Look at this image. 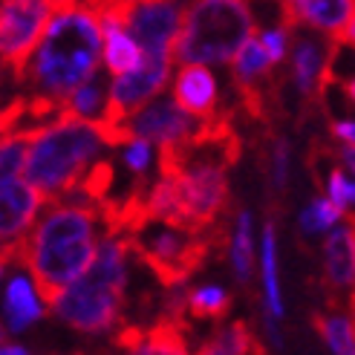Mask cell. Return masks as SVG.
<instances>
[{
	"label": "cell",
	"instance_id": "obj_1",
	"mask_svg": "<svg viewBox=\"0 0 355 355\" xmlns=\"http://www.w3.org/2000/svg\"><path fill=\"white\" fill-rule=\"evenodd\" d=\"M101 61V21L93 0H69L52 12L24 67L35 96L64 101Z\"/></svg>",
	"mask_w": 355,
	"mask_h": 355
},
{
	"label": "cell",
	"instance_id": "obj_2",
	"mask_svg": "<svg viewBox=\"0 0 355 355\" xmlns=\"http://www.w3.org/2000/svg\"><path fill=\"white\" fill-rule=\"evenodd\" d=\"M98 208L52 205L49 214L12 243V260H21L35 277V289L49 306L96 254Z\"/></svg>",
	"mask_w": 355,
	"mask_h": 355
},
{
	"label": "cell",
	"instance_id": "obj_3",
	"mask_svg": "<svg viewBox=\"0 0 355 355\" xmlns=\"http://www.w3.org/2000/svg\"><path fill=\"white\" fill-rule=\"evenodd\" d=\"M128 240L119 234H104L96 245L90 266L69 283L49 304L61 321L78 332L110 329L124 309V286H128Z\"/></svg>",
	"mask_w": 355,
	"mask_h": 355
},
{
	"label": "cell",
	"instance_id": "obj_4",
	"mask_svg": "<svg viewBox=\"0 0 355 355\" xmlns=\"http://www.w3.org/2000/svg\"><path fill=\"white\" fill-rule=\"evenodd\" d=\"M101 148L104 139L96 121L61 113L32 136L21 173H26V182L41 193V200L52 202L81 180Z\"/></svg>",
	"mask_w": 355,
	"mask_h": 355
},
{
	"label": "cell",
	"instance_id": "obj_5",
	"mask_svg": "<svg viewBox=\"0 0 355 355\" xmlns=\"http://www.w3.org/2000/svg\"><path fill=\"white\" fill-rule=\"evenodd\" d=\"M252 29L254 17L245 0H191L173 55L182 64H228Z\"/></svg>",
	"mask_w": 355,
	"mask_h": 355
},
{
	"label": "cell",
	"instance_id": "obj_6",
	"mask_svg": "<svg viewBox=\"0 0 355 355\" xmlns=\"http://www.w3.org/2000/svg\"><path fill=\"white\" fill-rule=\"evenodd\" d=\"M128 248L139 254V260L159 277L165 289L182 286L191 275L202 269V263L211 257V248H220L225 234H211V225L205 232H182L165 223V228H153V220L145 223L139 232L128 234Z\"/></svg>",
	"mask_w": 355,
	"mask_h": 355
},
{
	"label": "cell",
	"instance_id": "obj_7",
	"mask_svg": "<svg viewBox=\"0 0 355 355\" xmlns=\"http://www.w3.org/2000/svg\"><path fill=\"white\" fill-rule=\"evenodd\" d=\"M101 15H110L148 58H171L182 17L191 0H93Z\"/></svg>",
	"mask_w": 355,
	"mask_h": 355
},
{
	"label": "cell",
	"instance_id": "obj_8",
	"mask_svg": "<svg viewBox=\"0 0 355 355\" xmlns=\"http://www.w3.org/2000/svg\"><path fill=\"white\" fill-rule=\"evenodd\" d=\"M69 0H0V67L21 81L52 12Z\"/></svg>",
	"mask_w": 355,
	"mask_h": 355
},
{
	"label": "cell",
	"instance_id": "obj_9",
	"mask_svg": "<svg viewBox=\"0 0 355 355\" xmlns=\"http://www.w3.org/2000/svg\"><path fill=\"white\" fill-rule=\"evenodd\" d=\"M211 119V116H208ZM205 119L185 113L173 98L153 96L121 124L130 133V139H145L150 145H182L202 130Z\"/></svg>",
	"mask_w": 355,
	"mask_h": 355
},
{
	"label": "cell",
	"instance_id": "obj_10",
	"mask_svg": "<svg viewBox=\"0 0 355 355\" xmlns=\"http://www.w3.org/2000/svg\"><path fill=\"white\" fill-rule=\"evenodd\" d=\"M41 202V193L29 182H0V245H12L17 237L29 232L35 217H38Z\"/></svg>",
	"mask_w": 355,
	"mask_h": 355
},
{
	"label": "cell",
	"instance_id": "obj_11",
	"mask_svg": "<svg viewBox=\"0 0 355 355\" xmlns=\"http://www.w3.org/2000/svg\"><path fill=\"white\" fill-rule=\"evenodd\" d=\"M116 349L121 355H188L185 344V327L159 318V324L141 329V327H124L116 338Z\"/></svg>",
	"mask_w": 355,
	"mask_h": 355
},
{
	"label": "cell",
	"instance_id": "obj_12",
	"mask_svg": "<svg viewBox=\"0 0 355 355\" xmlns=\"http://www.w3.org/2000/svg\"><path fill=\"white\" fill-rule=\"evenodd\" d=\"M289 12L295 24L324 32L335 44H352V0H295Z\"/></svg>",
	"mask_w": 355,
	"mask_h": 355
},
{
	"label": "cell",
	"instance_id": "obj_13",
	"mask_svg": "<svg viewBox=\"0 0 355 355\" xmlns=\"http://www.w3.org/2000/svg\"><path fill=\"white\" fill-rule=\"evenodd\" d=\"M217 78L205 64H185L173 81V101L197 119L217 113Z\"/></svg>",
	"mask_w": 355,
	"mask_h": 355
},
{
	"label": "cell",
	"instance_id": "obj_14",
	"mask_svg": "<svg viewBox=\"0 0 355 355\" xmlns=\"http://www.w3.org/2000/svg\"><path fill=\"white\" fill-rule=\"evenodd\" d=\"M329 61L327 46L315 35H297L295 52H292V76L297 84V93L304 98H312L318 93V84L324 78V69Z\"/></svg>",
	"mask_w": 355,
	"mask_h": 355
},
{
	"label": "cell",
	"instance_id": "obj_15",
	"mask_svg": "<svg viewBox=\"0 0 355 355\" xmlns=\"http://www.w3.org/2000/svg\"><path fill=\"white\" fill-rule=\"evenodd\" d=\"M327 260V283L332 292H352V275H355V240H352V225H341L327 237L324 248Z\"/></svg>",
	"mask_w": 355,
	"mask_h": 355
},
{
	"label": "cell",
	"instance_id": "obj_16",
	"mask_svg": "<svg viewBox=\"0 0 355 355\" xmlns=\"http://www.w3.org/2000/svg\"><path fill=\"white\" fill-rule=\"evenodd\" d=\"M98 21H101V49H104V64L113 76L119 73H128V69L141 64V49L136 46V41L128 35L116 17L110 15H101L98 12Z\"/></svg>",
	"mask_w": 355,
	"mask_h": 355
},
{
	"label": "cell",
	"instance_id": "obj_17",
	"mask_svg": "<svg viewBox=\"0 0 355 355\" xmlns=\"http://www.w3.org/2000/svg\"><path fill=\"white\" fill-rule=\"evenodd\" d=\"M104 104H107V81H104L96 73L81 81L73 93H69L64 101H61V113H69V116H78V119H87V121H98L101 113H104Z\"/></svg>",
	"mask_w": 355,
	"mask_h": 355
},
{
	"label": "cell",
	"instance_id": "obj_18",
	"mask_svg": "<svg viewBox=\"0 0 355 355\" xmlns=\"http://www.w3.org/2000/svg\"><path fill=\"white\" fill-rule=\"evenodd\" d=\"M3 306H6V318H9L12 332H21L26 324L38 321V318L44 315V309L38 306V297H35L32 283L26 277H12Z\"/></svg>",
	"mask_w": 355,
	"mask_h": 355
},
{
	"label": "cell",
	"instance_id": "obj_19",
	"mask_svg": "<svg viewBox=\"0 0 355 355\" xmlns=\"http://www.w3.org/2000/svg\"><path fill=\"white\" fill-rule=\"evenodd\" d=\"M200 355H266V349L254 338V332H248L245 321H234L225 329H220L214 338L200 349Z\"/></svg>",
	"mask_w": 355,
	"mask_h": 355
},
{
	"label": "cell",
	"instance_id": "obj_20",
	"mask_svg": "<svg viewBox=\"0 0 355 355\" xmlns=\"http://www.w3.org/2000/svg\"><path fill=\"white\" fill-rule=\"evenodd\" d=\"M263 283H266V306H269V318H280L283 300H280V283H277V243H275V223L272 220L263 228Z\"/></svg>",
	"mask_w": 355,
	"mask_h": 355
},
{
	"label": "cell",
	"instance_id": "obj_21",
	"mask_svg": "<svg viewBox=\"0 0 355 355\" xmlns=\"http://www.w3.org/2000/svg\"><path fill=\"white\" fill-rule=\"evenodd\" d=\"M312 324L318 332H321V338L329 344V349L335 355H355L352 315H315Z\"/></svg>",
	"mask_w": 355,
	"mask_h": 355
},
{
	"label": "cell",
	"instance_id": "obj_22",
	"mask_svg": "<svg viewBox=\"0 0 355 355\" xmlns=\"http://www.w3.org/2000/svg\"><path fill=\"white\" fill-rule=\"evenodd\" d=\"M232 309V295L223 292L220 286H202L188 292V315L193 318H223Z\"/></svg>",
	"mask_w": 355,
	"mask_h": 355
},
{
	"label": "cell",
	"instance_id": "obj_23",
	"mask_svg": "<svg viewBox=\"0 0 355 355\" xmlns=\"http://www.w3.org/2000/svg\"><path fill=\"white\" fill-rule=\"evenodd\" d=\"M232 260H234V272L243 283H248L252 277V263H254V252H252V217L240 211L237 217V232L232 237Z\"/></svg>",
	"mask_w": 355,
	"mask_h": 355
},
{
	"label": "cell",
	"instance_id": "obj_24",
	"mask_svg": "<svg viewBox=\"0 0 355 355\" xmlns=\"http://www.w3.org/2000/svg\"><path fill=\"white\" fill-rule=\"evenodd\" d=\"M341 217H347V214H341L329 200L318 197V200H312V205L304 211V214H300V228H304L306 234H321L327 228H332Z\"/></svg>",
	"mask_w": 355,
	"mask_h": 355
},
{
	"label": "cell",
	"instance_id": "obj_25",
	"mask_svg": "<svg viewBox=\"0 0 355 355\" xmlns=\"http://www.w3.org/2000/svg\"><path fill=\"white\" fill-rule=\"evenodd\" d=\"M352 180H347L344 176V168H332L329 171V188H327V193H329V202L341 211V214H347V211L352 208Z\"/></svg>",
	"mask_w": 355,
	"mask_h": 355
},
{
	"label": "cell",
	"instance_id": "obj_26",
	"mask_svg": "<svg viewBox=\"0 0 355 355\" xmlns=\"http://www.w3.org/2000/svg\"><path fill=\"white\" fill-rule=\"evenodd\" d=\"M260 46L266 49L272 64H283L286 58V49H289V29L286 26H272L260 35Z\"/></svg>",
	"mask_w": 355,
	"mask_h": 355
},
{
	"label": "cell",
	"instance_id": "obj_27",
	"mask_svg": "<svg viewBox=\"0 0 355 355\" xmlns=\"http://www.w3.org/2000/svg\"><path fill=\"white\" fill-rule=\"evenodd\" d=\"M124 165H128L133 173L145 176L148 165H150V141L145 139H130L128 141V150H124Z\"/></svg>",
	"mask_w": 355,
	"mask_h": 355
},
{
	"label": "cell",
	"instance_id": "obj_28",
	"mask_svg": "<svg viewBox=\"0 0 355 355\" xmlns=\"http://www.w3.org/2000/svg\"><path fill=\"white\" fill-rule=\"evenodd\" d=\"M286 176H289V145L280 139L275 145V188L286 185Z\"/></svg>",
	"mask_w": 355,
	"mask_h": 355
},
{
	"label": "cell",
	"instance_id": "obj_29",
	"mask_svg": "<svg viewBox=\"0 0 355 355\" xmlns=\"http://www.w3.org/2000/svg\"><path fill=\"white\" fill-rule=\"evenodd\" d=\"M332 136H335V139H341L344 145H352V139H355V124H352V119H338V121H332Z\"/></svg>",
	"mask_w": 355,
	"mask_h": 355
},
{
	"label": "cell",
	"instance_id": "obj_30",
	"mask_svg": "<svg viewBox=\"0 0 355 355\" xmlns=\"http://www.w3.org/2000/svg\"><path fill=\"white\" fill-rule=\"evenodd\" d=\"M0 355H29L24 347H15V344H3L0 347Z\"/></svg>",
	"mask_w": 355,
	"mask_h": 355
},
{
	"label": "cell",
	"instance_id": "obj_31",
	"mask_svg": "<svg viewBox=\"0 0 355 355\" xmlns=\"http://www.w3.org/2000/svg\"><path fill=\"white\" fill-rule=\"evenodd\" d=\"M12 260V245H0V275H3V266Z\"/></svg>",
	"mask_w": 355,
	"mask_h": 355
},
{
	"label": "cell",
	"instance_id": "obj_32",
	"mask_svg": "<svg viewBox=\"0 0 355 355\" xmlns=\"http://www.w3.org/2000/svg\"><path fill=\"white\" fill-rule=\"evenodd\" d=\"M0 341H3V329H0Z\"/></svg>",
	"mask_w": 355,
	"mask_h": 355
},
{
	"label": "cell",
	"instance_id": "obj_33",
	"mask_svg": "<svg viewBox=\"0 0 355 355\" xmlns=\"http://www.w3.org/2000/svg\"><path fill=\"white\" fill-rule=\"evenodd\" d=\"M286 3H295V0H286Z\"/></svg>",
	"mask_w": 355,
	"mask_h": 355
},
{
	"label": "cell",
	"instance_id": "obj_34",
	"mask_svg": "<svg viewBox=\"0 0 355 355\" xmlns=\"http://www.w3.org/2000/svg\"><path fill=\"white\" fill-rule=\"evenodd\" d=\"M197 355H200V352H197Z\"/></svg>",
	"mask_w": 355,
	"mask_h": 355
}]
</instances>
